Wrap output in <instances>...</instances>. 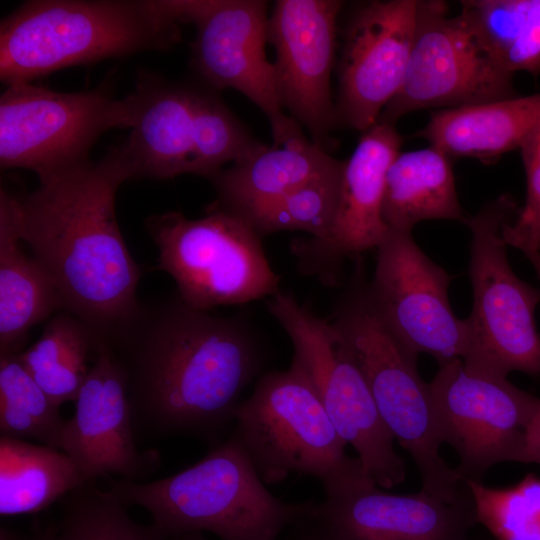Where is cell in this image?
I'll return each mask as SVG.
<instances>
[{
  "label": "cell",
  "mask_w": 540,
  "mask_h": 540,
  "mask_svg": "<svg viewBox=\"0 0 540 540\" xmlns=\"http://www.w3.org/2000/svg\"><path fill=\"white\" fill-rule=\"evenodd\" d=\"M53 534L54 525L48 526L45 530L32 538L21 537L5 527L0 528V540H52Z\"/></svg>",
  "instance_id": "36"
},
{
  "label": "cell",
  "mask_w": 540,
  "mask_h": 540,
  "mask_svg": "<svg viewBox=\"0 0 540 540\" xmlns=\"http://www.w3.org/2000/svg\"><path fill=\"white\" fill-rule=\"evenodd\" d=\"M87 483L62 450L0 437V514L38 513Z\"/></svg>",
  "instance_id": "25"
},
{
  "label": "cell",
  "mask_w": 540,
  "mask_h": 540,
  "mask_svg": "<svg viewBox=\"0 0 540 540\" xmlns=\"http://www.w3.org/2000/svg\"><path fill=\"white\" fill-rule=\"evenodd\" d=\"M134 174L118 147L17 196L21 240L53 283L61 311L91 332L94 352L137 311L141 267L116 218V195Z\"/></svg>",
  "instance_id": "2"
},
{
  "label": "cell",
  "mask_w": 540,
  "mask_h": 540,
  "mask_svg": "<svg viewBox=\"0 0 540 540\" xmlns=\"http://www.w3.org/2000/svg\"><path fill=\"white\" fill-rule=\"evenodd\" d=\"M429 386L439 438L456 451L462 481L482 482L499 463L528 464L527 437L540 398L507 378L470 372L461 359L439 364Z\"/></svg>",
  "instance_id": "11"
},
{
  "label": "cell",
  "mask_w": 540,
  "mask_h": 540,
  "mask_svg": "<svg viewBox=\"0 0 540 540\" xmlns=\"http://www.w3.org/2000/svg\"><path fill=\"white\" fill-rule=\"evenodd\" d=\"M469 540H471V538H469ZM474 540H483V539H474Z\"/></svg>",
  "instance_id": "39"
},
{
  "label": "cell",
  "mask_w": 540,
  "mask_h": 540,
  "mask_svg": "<svg viewBox=\"0 0 540 540\" xmlns=\"http://www.w3.org/2000/svg\"><path fill=\"white\" fill-rule=\"evenodd\" d=\"M266 306L291 340V363L312 385L339 436L355 449L370 478L387 489L403 482L405 462L396 453L395 439L339 330L281 290L267 299Z\"/></svg>",
  "instance_id": "9"
},
{
  "label": "cell",
  "mask_w": 540,
  "mask_h": 540,
  "mask_svg": "<svg viewBox=\"0 0 540 540\" xmlns=\"http://www.w3.org/2000/svg\"><path fill=\"white\" fill-rule=\"evenodd\" d=\"M517 96L513 74L484 48L460 13L449 16L442 1H418L402 85L377 122L394 124L420 109H448Z\"/></svg>",
  "instance_id": "12"
},
{
  "label": "cell",
  "mask_w": 540,
  "mask_h": 540,
  "mask_svg": "<svg viewBox=\"0 0 540 540\" xmlns=\"http://www.w3.org/2000/svg\"><path fill=\"white\" fill-rule=\"evenodd\" d=\"M528 464L540 465V406L530 425L527 437Z\"/></svg>",
  "instance_id": "35"
},
{
  "label": "cell",
  "mask_w": 540,
  "mask_h": 540,
  "mask_svg": "<svg viewBox=\"0 0 540 540\" xmlns=\"http://www.w3.org/2000/svg\"><path fill=\"white\" fill-rule=\"evenodd\" d=\"M165 540H207L201 532L186 533L174 537L167 538Z\"/></svg>",
  "instance_id": "38"
},
{
  "label": "cell",
  "mask_w": 540,
  "mask_h": 540,
  "mask_svg": "<svg viewBox=\"0 0 540 540\" xmlns=\"http://www.w3.org/2000/svg\"><path fill=\"white\" fill-rule=\"evenodd\" d=\"M131 102L104 87L59 92L20 83L0 97V166L35 172L39 182L89 162L97 140L127 129Z\"/></svg>",
  "instance_id": "10"
},
{
  "label": "cell",
  "mask_w": 540,
  "mask_h": 540,
  "mask_svg": "<svg viewBox=\"0 0 540 540\" xmlns=\"http://www.w3.org/2000/svg\"><path fill=\"white\" fill-rule=\"evenodd\" d=\"M145 227L159 250L156 269L174 279L177 295L191 307L209 311L281 290L262 237L237 214L210 205L202 218L165 212L149 216Z\"/></svg>",
  "instance_id": "8"
},
{
  "label": "cell",
  "mask_w": 540,
  "mask_h": 540,
  "mask_svg": "<svg viewBox=\"0 0 540 540\" xmlns=\"http://www.w3.org/2000/svg\"><path fill=\"white\" fill-rule=\"evenodd\" d=\"M66 420L60 406L37 384L19 354L0 355V433L35 439L61 450Z\"/></svg>",
  "instance_id": "28"
},
{
  "label": "cell",
  "mask_w": 540,
  "mask_h": 540,
  "mask_svg": "<svg viewBox=\"0 0 540 540\" xmlns=\"http://www.w3.org/2000/svg\"><path fill=\"white\" fill-rule=\"evenodd\" d=\"M526 175V198L502 229L507 245L524 254L540 251V116L519 147Z\"/></svg>",
  "instance_id": "33"
},
{
  "label": "cell",
  "mask_w": 540,
  "mask_h": 540,
  "mask_svg": "<svg viewBox=\"0 0 540 540\" xmlns=\"http://www.w3.org/2000/svg\"><path fill=\"white\" fill-rule=\"evenodd\" d=\"M342 6L338 0H279L268 20L281 105L324 150L338 123L330 78Z\"/></svg>",
  "instance_id": "15"
},
{
  "label": "cell",
  "mask_w": 540,
  "mask_h": 540,
  "mask_svg": "<svg viewBox=\"0 0 540 540\" xmlns=\"http://www.w3.org/2000/svg\"><path fill=\"white\" fill-rule=\"evenodd\" d=\"M344 161L326 174L242 217L263 238L281 231H304L318 238L334 220Z\"/></svg>",
  "instance_id": "31"
},
{
  "label": "cell",
  "mask_w": 540,
  "mask_h": 540,
  "mask_svg": "<svg viewBox=\"0 0 540 540\" xmlns=\"http://www.w3.org/2000/svg\"><path fill=\"white\" fill-rule=\"evenodd\" d=\"M264 484L232 434L174 475L144 483L121 479L110 490L125 506L147 510L165 539L208 531L221 540H277L308 518L315 502H283Z\"/></svg>",
  "instance_id": "4"
},
{
  "label": "cell",
  "mask_w": 540,
  "mask_h": 540,
  "mask_svg": "<svg viewBox=\"0 0 540 540\" xmlns=\"http://www.w3.org/2000/svg\"><path fill=\"white\" fill-rule=\"evenodd\" d=\"M512 197L501 195L464 222L470 229L472 312L462 362L473 373L507 378L512 371L540 376V332L535 310L540 290L512 270L502 229L515 218Z\"/></svg>",
  "instance_id": "7"
},
{
  "label": "cell",
  "mask_w": 540,
  "mask_h": 540,
  "mask_svg": "<svg viewBox=\"0 0 540 540\" xmlns=\"http://www.w3.org/2000/svg\"><path fill=\"white\" fill-rule=\"evenodd\" d=\"M292 528L293 535L288 540H331L313 519L312 514Z\"/></svg>",
  "instance_id": "34"
},
{
  "label": "cell",
  "mask_w": 540,
  "mask_h": 540,
  "mask_svg": "<svg viewBox=\"0 0 540 540\" xmlns=\"http://www.w3.org/2000/svg\"><path fill=\"white\" fill-rule=\"evenodd\" d=\"M378 487L366 482L326 494L315 502L312 517L331 540H469L477 524L466 483L454 501Z\"/></svg>",
  "instance_id": "18"
},
{
  "label": "cell",
  "mask_w": 540,
  "mask_h": 540,
  "mask_svg": "<svg viewBox=\"0 0 540 540\" xmlns=\"http://www.w3.org/2000/svg\"><path fill=\"white\" fill-rule=\"evenodd\" d=\"M540 116V93L441 109L417 136L452 158L493 162L519 148Z\"/></svg>",
  "instance_id": "22"
},
{
  "label": "cell",
  "mask_w": 540,
  "mask_h": 540,
  "mask_svg": "<svg viewBox=\"0 0 540 540\" xmlns=\"http://www.w3.org/2000/svg\"><path fill=\"white\" fill-rule=\"evenodd\" d=\"M460 14L508 72L540 73V0L461 1Z\"/></svg>",
  "instance_id": "26"
},
{
  "label": "cell",
  "mask_w": 540,
  "mask_h": 540,
  "mask_svg": "<svg viewBox=\"0 0 540 540\" xmlns=\"http://www.w3.org/2000/svg\"><path fill=\"white\" fill-rule=\"evenodd\" d=\"M234 423L232 434L265 484L294 473L317 478L330 494L373 481L361 461L346 454L347 444L293 363L258 379L253 393L238 405Z\"/></svg>",
  "instance_id": "6"
},
{
  "label": "cell",
  "mask_w": 540,
  "mask_h": 540,
  "mask_svg": "<svg viewBox=\"0 0 540 540\" xmlns=\"http://www.w3.org/2000/svg\"><path fill=\"white\" fill-rule=\"evenodd\" d=\"M192 174L210 179L228 162L236 163L261 149L256 140L211 89L196 87Z\"/></svg>",
  "instance_id": "30"
},
{
  "label": "cell",
  "mask_w": 540,
  "mask_h": 540,
  "mask_svg": "<svg viewBox=\"0 0 540 540\" xmlns=\"http://www.w3.org/2000/svg\"><path fill=\"white\" fill-rule=\"evenodd\" d=\"M525 255L532 263L535 269V272L537 274L538 280L540 282V251L528 252Z\"/></svg>",
  "instance_id": "37"
},
{
  "label": "cell",
  "mask_w": 540,
  "mask_h": 540,
  "mask_svg": "<svg viewBox=\"0 0 540 540\" xmlns=\"http://www.w3.org/2000/svg\"><path fill=\"white\" fill-rule=\"evenodd\" d=\"M382 216L389 229L408 232L426 220L465 222L452 159L432 145L400 152L386 175Z\"/></svg>",
  "instance_id": "24"
},
{
  "label": "cell",
  "mask_w": 540,
  "mask_h": 540,
  "mask_svg": "<svg viewBox=\"0 0 540 540\" xmlns=\"http://www.w3.org/2000/svg\"><path fill=\"white\" fill-rule=\"evenodd\" d=\"M180 23L196 28L192 64L212 90L231 88L268 118L273 144L306 138L282 111L273 63L269 62L267 2L261 0H169Z\"/></svg>",
  "instance_id": "13"
},
{
  "label": "cell",
  "mask_w": 540,
  "mask_h": 540,
  "mask_svg": "<svg viewBox=\"0 0 540 540\" xmlns=\"http://www.w3.org/2000/svg\"><path fill=\"white\" fill-rule=\"evenodd\" d=\"M52 540H165L152 525H142L127 513L111 490L87 482L66 495L63 516Z\"/></svg>",
  "instance_id": "29"
},
{
  "label": "cell",
  "mask_w": 540,
  "mask_h": 540,
  "mask_svg": "<svg viewBox=\"0 0 540 540\" xmlns=\"http://www.w3.org/2000/svg\"><path fill=\"white\" fill-rule=\"evenodd\" d=\"M418 1H370L350 16L338 73V123L366 131L399 91L409 62Z\"/></svg>",
  "instance_id": "16"
},
{
  "label": "cell",
  "mask_w": 540,
  "mask_h": 540,
  "mask_svg": "<svg viewBox=\"0 0 540 540\" xmlns=\"http://www.w3.org/2000/svg\"><path fill=\"white\" fill-rule=\"evenodd\" d=\"M17 196L0 190V355L19 354L29 330L61 311L57 291L20 247Z\"/></svg>",
  "instance_id": "23"
},
{
  "label": "cell",
  "mask_w": 540,
  "mask_h": 540,
  "mask_svg": "<svg viewBox=\"0 0 540 540\" xmlns=\"http://www.w3.org/2000/svg\"><path fill=\"white\" fill-rule=\"evenodd\" d=\"M94 357L74 401V414L65 422L61 450L86 482L107 475L136 481L156 470L158 455L137 449L127 377L119 360L106 347Z\"/></svg>",
  "instance_id": "19"
},
{
  "label": "cell",
  "mask_w": 540,
  "mask_h": 540,
  "mask_svg": "<svg viewBox=\"0 0 540 540\" xmlns=\"http://www.w3.org/2000/svg\"><path fill=\"white\" fill-rule=\"evenodd\" d=\"M401 144L394 124L377 122L363 132L344 161L331 227L321 237L296 239L291 244L302 273L326 286L337 285L346 258L378 247L389 230L382 216L386 175Z\"/></svg>",
  "instance_id": "17"
},
{
  "label": "cell",
  "mask_w": 540,
  "mask_h": 540,
  "mask_svg": "<svg viewBox=\"0 0 540 540\" xmlns=\"http://www.w3.org/2000/svg\"><path fill=\"white\" fill-rule=\"evenodd\" d=\"M358 266L332 311L331 322L350 346L378 412L394 439L414 461L421 490L456 500L464 482L441 457L429 383L417 370V355L393 334L372 299Z\"/></svg>",
  "instance_id": "5"
},
{
  "label": "cell",
  "mask_w": 540,
  "mask_h": 540,
  "mask_svg": "<svg viewBox=\"0 0 540 540\" xmlns=\"http://www.w3.org/2000/svg\"><path fill=\"white\" fill-rule=\"evenodd\" d=\"M94 340L89 329L75 316L61 311L44 327L40 338L19 358L37 384L61 406L75 401L90 367Z\"/></svg>",
  "instance_id": "27"
},
{
  "label": "cell",
  "mask_w": 540,
  "mask_h": 540,
  "mask_svg": "<svg viewBox=\"0 0 540 540\" xmlns=\"http://www.w3.org/2000/svg\"><path fill=\"white\" fill-rule=\"evenodd\" d=\"M107 348L126 373L135 437L187 434L215 444L266 357L244 318L211 315L178 295L140 303Z\"/></svg>",
  "instance_id": "1"
},
{
  "label": "cell",
  "mask_w": 540,
  "mask_h": 540,
  "mask_svg": "<svg viewBox=\"0 0 540 540\" xmlns=\"http://www.w3.org/2000/svg\"><path fill=\"white\" fill-rule=\"evenodd\" d=\"M473 497L477 523L494 540H540V477L526 474L516 484L493 488L463 481Z\"/></svg>",
  "instance_id": "32"
},
{
  "label": "cell",
  "mask_w": 540,
  "mask_h": 540,
  "mask_svg": "<svg viewBox=\"0 0 540 540\" xmlns=\"http://www.w3.org/2000/svg\"><path fill=\"white\" fill-rule=\"evenodd\" d=\"M376 249L369 290L393 334L413 354L427 353L438 364L463 360L469 327L450 305L452 276L428 258L411 232L389 229Z\"/></svg>",
  "instance_id": "14"
},
{
  "label": "cell",
  "mask_w": 540,
  "mask_h": 540,
  "mask_svg": "<svg viewBox=\"0 0 540 540\" xmlns=\"http://www.w3.org/2000/svg\"><path fill=\"white\" fill-rule=\"evenodd\" d=\"M196 87L151 73L139 75L128 94L130 133L118 147L134 179H170L192 174Z\"/></svg>",
  "instance_id": "20"
},
{
  "label": "cell",
  "mask_w": 540,
  "mask_h": 540,
  "mask_svg": "<svg viewBox=\"0 0 540 540\" xmlns=\"http://www.w3.org/2000/svg\"><path fill=\"white\" fill-rule=\"evenodd\" d=\"M340 163L307 138L264 145L210 178L217 195L211 206L245 217Z\"/></svg>",
  "instance_id": "21"
},
{
  "label": "cell",
  "mask_w": 540,
  "mask_h": 540,
  "mask_svg": "<svg viewBox=\"0 0 540 540\" xmlns=\"http://www.w3.org/2000/svg\"><path fill=\"white\" fill-rule=\"evenodd\" d=\"M168 0H30L1 20L0 79L30 83L78 65L181 41Z\"/></svg>",
  "instance_id": "3"
}]
</instances>
